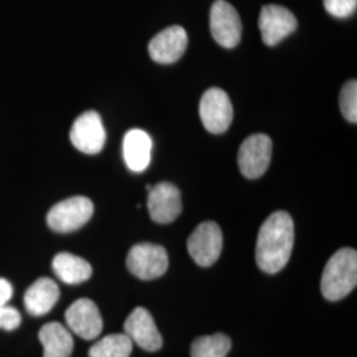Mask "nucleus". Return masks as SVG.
<instances>
[{"label":"nucleus","mask_w":357,"mask_h":357,"mask_svg":"<svg viewBox=\"0 0 357 357\" xmlns=\"http://www.w3.org/2000/svg\"><path fill=\"white\" fill-rule=\"evenodd\" d=\"M211 32L224 48H236L243 36V23L236 8L225 0H216L211 8Z\"/></svg>","instance_id":"nucleus-6"},{"label":"nucleus","mask_w":357,"mask_h":357,"mask_svg":"<svg viewBox=\"0 0 357 357\" xmlns=\"http://www.w3.org/2000/svg\"><path fill=\"white\" fill-rule=\"evenodd\" d=\"M357 283V253L343 248L328 259L320 282L321 294L327 301L336 302L351 293Z\"/></svg>","instance_id":"nucleus-2"},{"label":"nucleus","mask_w":357,"mask_h":357,"mask_svg":"<svg viewBox=\"0 0 357 357\" xmlns=\"http://www.w3.org/2000/svg\"><path fill=\"white\" fill-rule=\"evenodd\" d=\"M200 118L209 132H225L233 121V105L229 96L220 88L206 90L200 101Z\"/></svg>","instance_id":"nucleus-8"},{"label":"nucleus","mask_w":357,"mask_h":357,"mask_svg":"<svg viewBox=\"0 0 357 357\" xmlns=\"http://www.w3.org/2000/svg\"><path fill=\"white\" fill-rule=\"evenodd\" d=\"M149 192V213L155 222L169 224L180 216L183 205L176 185L165 181L153 185Z\"/></svg>","instance_id":"nucleus-12"},{"label":"nucleus","mask_w":357,"mask_h":357,"mask_svg":"<svg viewBox=\"0 0 357 357\" xmlns=\"http://www.w3.org/2000/svg\"><path fill=\"white\" fill-rule=\"evenodd\" d=\"M128 268L131 274L143 281H151L162 277L168 268L166 249L155 243H138L130 249Z\"/></svg>","instance_id":"nucleus-4"},{"label":"nucleus","mask_w":357,"mask_h":357,"mask_svg":"<svg viewBox=\"0 0 357 357\" xmlns=\"http://www.w3.org/2000/svg\"><path fill=\"white\" fill-rule=\"evenodd\" d=\"M188 45L183 26H171L158 33L149 44V53L155 63L172 64L184 54Z\"/></svg>","instance_id":"nucleus-14"},{"label":"nucleus","mask_w":357,"mask_h":357,"mask_svg":"<svg viewBox=\"0 0 357 357\" xmlns=\"http://www.w3.org/2000/svg\"><path fill=\"white\" fill-rule=\"evenodd\" d=\"M52 268L54 274L68 284H78L88 281L93 273V268L86 259L65 252L53 258Z\"/></svg>","instance_id":"nucleus-18"},{"label":"nucleus","mask_w":357,"mask_h":357,"mask_svg":"<svg viewBox=\"0 0 357 357\" xmlns=\"http://www.w3.org/2000/svg\"><path fill=\"white\" fill-rule=\"evenodd\" d=\"M94 213V205L85 196H73L53 205L47 215L48 227L59 233L82 228Z\"/></svg>","instance_id":"nucleus-3"},{"label":"nucleus","mask_w":357,"mask_h":357,"mask_svg":"<svg viewBox=\"0 0 357 357\" xmlns=\"http://www.w3.org/2000/svg\"><path fill=\"white\" fill-rule=\"evenodd\" d=\"M65 320L69 330L85 340H93L102 332L103 321L100 310L88 298L73 302L65 312Z\"/></svg>","instance_id":"nucleus-10"},{"label":"nucleus","mask_w":357,"mask_h":357,"mask_svg":"<svg viewBox=\"0 0 357 357\" xmlns=\"http://www.w3.org/2000/svg\"><path fill=\"white\" fill-rule=\"evenodd\" d=\"M22 323L20 312L11 306H0V330L13 331Z\"/></svg>","instance_id":"nucleus-23"},{"label":"nucleus","mask_w":357,"mask_h":357,"mask_svg":"<svg viewBox=\"0 0 357 357\" xmlns=\"http://www.w3.org/2000/svg\"><path fill=\"white\" fill-rule=\"evenodd\" d=\"M231 340L224 333L197 337L191 347V357H227Z\"/></svg>","instance_id":"nucleus-20"},{"label":"nucleus","mask_w":357,"mask_h":357,"mask_svg":"<svg viewBox=\"0 0 357 357\" xmlns=\"http://www.w3.org/2000/svg\"><path fill=\"white\" fill-rule=\"evenodd\" d=\"M125 333L130 337L132 344L135 343L142 349L149 352H155L163 345L162 335L151 314L143 307H137L128 315L125 321Z\"/></svg>","instance_id":"nucleus-13"},{"label":"nucleus","mask_w":357,"mask_h":357,"mask_svg":"<svg viewBox=\"0 0 357 357\" xmlns=\"http://www.w3.org/2000/svg\"><path fill=\"white\" fill-rule=\"evenodd\" d=\"M38 339L44 348V357H70L73 352L75 342L70 332L57 321L43 326Z\"/></svg>","instance_id":"nucleus-17"},{"label":"nucleus","mask_w":357,"mask_h":357,"mask_svg":"<svg viewBox=\"0 0 357 357\" xmlns=\"http://www.w3.org/2000/svg\"><path fill=\"white\" fill-rule=\"evenodd\" d=\"M13 284L4 278H0V306H6L13 299Z\"/></svg>","instance_id":"nucleus-24"},{"label":"nucleus","mask_w":357,"mask_h":357,"mask_svg":"<svg viewBox=\"0 0 357 357\" xmlns=\"http://www.w3.org/2000/svg\"><path fill=\"white\" fill-rule=\"evenodd\" d=\"M153 141L141 128L128 130L123 138V158L128 168L134 172L144 171L151 162Z\"/></svg>","instance_id":"nucleus-15"},{"label":"nucleus","mask_w":357,"mask_h":357,"mask_svg":"<svg viewBox=\"0 0 357 357\" xmlns=\"http://www.w3.org/2000/svg\"><path fill=\"white\" fill-rule=\"evenodd\" d=\"M60 298V289L51 278H40L29 286L24 294L26 312L33 317H43L56 306Z\"/></svg>","instance_id":"nucleus-16"},{"label":"nucleus","mask_w":357,"mask_h":357,"mask_svg":"<svg viewBox=\"0 0 357 357\" xmlns=\"http://www.w3.org/2000/svg\"><path fill=\"white\" fill-rule=\"evenodd\" d=\"M324 7L332 16L344 19L355 13L357 0H324Z\"/></svg>","instance_id":"nucleus-22"},{"label":"nucleus","mask_w":357,"mask_h":357,"mask_svg":"<svg viewBox=\"0 0 357 357\" xmlns=\"http://www.w3.org/2000/svg\"><path fill=\"white\" fill-rule=\"evenodd\" d=\"M340 110L345 119L356 123L357 121V82L351 79L340 91Z\"/></svg>","instance_id":"nucleus-21"},{"label":"nucleus","mask_w":357,"mask_h":357,"mask_svg":"<svg viewBox=\"0 0 357 357\" xmlns=\"http://www.w3.org/2000/svg\"><path fill=\"white\" fill-rule=\"evenodd\" d=\"M70 142L78 151L94 155L103 149L106 143V130L97 112H85L75 121L70 130Z\"/></svg>","instance_id":"nucleus-9"},{"label":"nucleus","mask_w":357,"mask_h":357,"mask_svg":"<svg viewBox=\"0 0 357 357\" xmlns=\"http://www.w3.org/2000/svg\"><path fill=\"white\" fill-rule=\"evenodd\" d=\"M187 248L199 266L209 268L216 264L222 252V231L213 221L202 222L190 236Z\"/></svg>","instance_id":"nucleus-5"},{"label":"nucleus","mask_w":357,"mask_h":357,"mask_svg":"<svg viewBox=\"0 0 357 357\" xmlns=\"http://www.w3.org/2000/svg\"><path fill=\"white\" fill-rule=\"evenodd\" d=\"M273 142L265 134H253L238 150V167L245 178H261L270 166Z\"/></svg>","instance_id":"nucleus-7"},{"label":"nucleus","mask_w":357,"mask_h":357,"mask_svg":"<svg viewBox=\"0 0 357 357\" xmlns=\"http://www.w3.org/2000/svg\"><path fill=\"white\" fill-rule=\"evenodd\" d=\"M294 237V221L287 212L278 211L270 215L259 229L255 245L259 268L268 274L281 271L291 257Z\"/></svg>","instance_id":"nucleus-1"},{"label":"nucleus","mask_w":357,"mask_h":357,"mask_svg":"<svg viewBox=\"0 0 357 357\" xmlns=\"http://www.w3.org/2000/svg\"><path fill=\"white\" fill-rule=\"evenodd\" d=\"M258 26L264 43L268 47H274L293 33L298 26V22L294 13L286 7L268 4L261 10Z\"/></svg>","instance_id":"nucleus-11"},{"label":"nucleus","mask_w":357,"mask_h":357,"mask_svg":"<svg viewBox=\"0 0 357 357\" xmlns=\"http://www.w3.org/2000/svg\"><path fill=\"white\" fill-rule=\"evenodd\" d=\"M132 342L126 333H112L89 349V357H130Z\"/></svg>","instance_id":"nucleus-19"}]
</instances>
